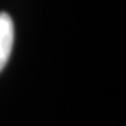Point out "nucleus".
I'll return each mask as SVG.
<instances>
[{"label": "nucleus", "instance_id": "nucleus-1", "mask_svg": "<svg viewBox=\"0 0 126 126\" xmlns=\"http://www.w3.org/2000/svg\"><path fill=\"white\" fill-rule=\"evenodd\" d=\"M14 42V24L7 13H0V72L7 64Z\"/></svg>", "mask_w": 126, "mask_h": 126}]
</instances>
